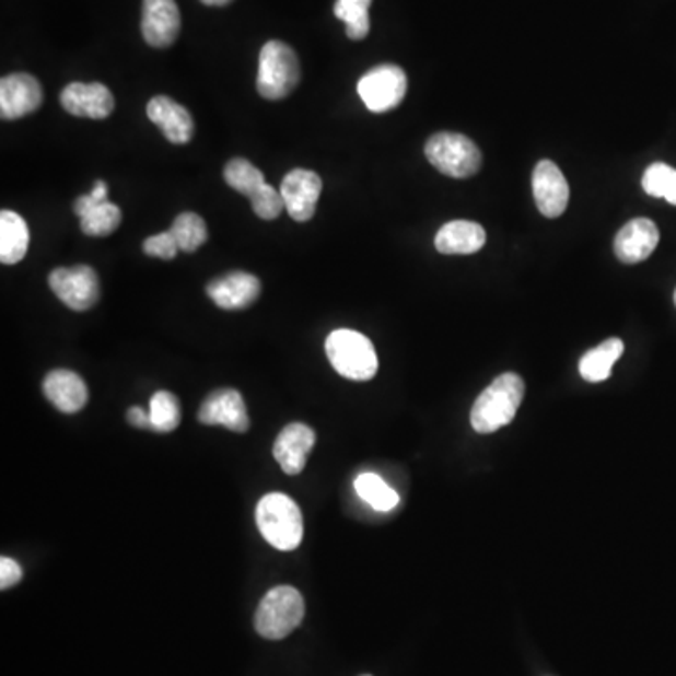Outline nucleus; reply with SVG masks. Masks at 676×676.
<instances>
[{"label": "nucleus", "instance_id": "72a5a7b5", "mask_svg": "<svg viewBox=\"0 0 676 676\" xmlns=\"http://www.w3.org/2000/svg\"><path fill=\"white\" fill-rule=\"evenodd\" d=\"M199 2H203L206 7H228L233 0H199Z\"/></svg>", "mask_w": 676, "mask_h": 676}, {"label": "nucleus", "instance_id": "b1692460", "mask_svg": "<svg viewBox=\"0 0 676 676\" xmlns=\"http://www.w3.org/2000/svg\"><path fill=\"white\" fill-rule=\"evenodd\" d=\"M353 487H356V492H358L359 498L363 502H366L376 511H382V513L395 510L398 502H400L398 492L385 483L384 479L376 476V474H371V471L358 476Z\"/></svg>", "mask_w": 676, "mask_h": 676}, {"label": "nucleus", "instance_id": "c756f323", "mask_svg": "<svg viewBox=\"0 0 676 676\" xmlns=\"http://www.w3.org/2000/svg\"><path fill=\"white\" fill-rule=\"evenodd\" d=\"M250 203L261 220H277L285 211L284 198L275 186L264 185L258 193L250 196Z\"/></svg>", "mask_w": 676, "mask_h": 676}, {"label": "nucleus", "instance_id": "473e14b6", "mask_svg": "<svg viewBox=\"0 0 676 676\" xmlns=\"http://www.w3.org/2000/svg\"><path fill=\"white\" fill-rule=\"evenodd\" d=\"M128 423L133 424V427H138V429H149L151 431V416H149V411L143 410L140 406H132L130 410L127 411Z\"/></svg>", "mask_w": 676, "mask_h": 676}, {"label": "nucleus", "instance_id": "a211bd4d", "mask_svg": "<svg viewBox=\"0 0 676 676\" xmlns=\"http://www.w3.org/2000/svg\"><path fill=\"white\" fill-rule=\"evenodd\" d=\"M657 243H660V232L652 220H630L617 233L615 254L622 264L633 266V264H641L650 258V254L656 250Z\"/></svg>", "mask_w": 676, "mask_h": 676}, {"label": "nucleus", "instance_id": "f8f14e48", "mask_svg": "<svg viewBox=\"0 0 676 676\" xmlns=\"http://www.w3.org/2000/svg\"><path fill=\"white\" fill-rule=\"evenodd\" d=\"M60 106L81 119L104 120L115 109V98L104 83H70L60 93Z\"/></svg>", "mask_w": 676, "mask_h": 676}, {"label": "nucleus", "instance_id": "f704fd0d", "mask_svg": "<svg viewBox=\"0 0 676 676\" xmlns=\"http://www.w3.org/2000/svg\"><path fill=\"white\" fill-rule=\"evenodd\" d=\"M675 305H676V292H675Z\"/></svg>", "mask_w": 676, "mask_h": 676}, {"label": "nucleus", "instance_id": "20e7f679", "mask_svg": "<svg viewBox=\"0 0 676 676\" xmlns=\"http://www.w3.org/2000/svg\"><path fill=\"white\" fill-rule=\"evenodd\" d=\"M301 80V65L298 54L285 42L269 40L259 51L258 93L261 98H285L298 89Z\"/></svg>", "mask_w": 676, "mask_h": 676}, {"label": "nucleus", "instance_id": "aec40b11", "mask_svg": "<svg viewBox=\"0 0 676 676\" xmlns=\"http://www.w3.org/2000/svg\"><path fill=\"white\" fill-rule=\"evenodd\" d=\"M73 212L80 217L81 232L89 237H107L119 230L123 211L112 201H96L91 194H83L73 201Z\"/></svg>", "mask_w": 676, "mask_h": 676}, {"label": "nucleus", "instance_id": "f257e3e1", "mask_svg": "<svg viewBox=\"0 0 676 676\" xmlns=\"http://www.w3.org/2000/svg\"><path fill=\"white\" fill-rule=\"evenodd\" d=\"M523 398V378L515 372L500 374L471 406V429L479 434L500 431L513 421Z\"/></svg>", "mask_w": 676, "mask_h": 676}, {"label": "nucleus", "instance_id": "c85d7f7f", "mask_svg": "<svg viewBox=\"0 0 676 676\" xmlns=\"http://www.w3.org/2000/svg\"><path fill=\"white\" fill-rule=\"evenodd\" d=\"M644 193L654 198H665L676 206V170L663 162L646 167L643 175Z\"/></svg>", "mask_w": 676, "mask_h": 676}, {"label": "nucleus", "instance_id": "6ab92c4d", "mask_svg": "<svg viewBox=\"0 0 676 676\" xmlns=\"http://www.w3.org/2000/svg\"><path fill=\"white\" fill-rule=\"evenodd\" d=\"M42 389H44L47 400L57 410L65 411V413H75V411L83 410L86 400H89V392H86V384L83 378L80 374L67 371V369L49 372L44 378Z\"/></svg>", "mask_w": 676, "mask_h": 676}, {"label": "nucleus", "instance_id": "412c9836", "mask_svg": "<svg viewBox=\"0 0 676 676\" xmlns=\"http://www.w3.org/2000/svg\"><path fill=\"white\" fill-rule=\"evenodd\" d=\"M487 243V233L483 225L470 220H453L440 228L434 240V246L440 254L447 256H468L476 254Z\"/></svg>", "mask_w": 676, "mask_h": 676}, {"label": "nucleus", "instance_id": "ddd939ff", "mask_svg": "<svg viewBox=\"0 0 676 676\" xmlns=\"http://www.w3.org/2000/svg\"><path fill=\"white\" fill-rule=\"evenodd\" d=\"M180 33V12L175 0H143L141 34L151 47H170Z\"/></svg>", "mask_w": 676, "mask_h": 676}, {"label": "nucleus", "instance_id": "4468645a", "mask_svg": "<svg viewBox=\"0 0 676 676\" xmlns=\"http://www.w3.org/2000/svg\"><path fill=\"white\" fill-rule=\"evenodd\" d=\"M199 423L222 424L228 431L243 432L250 429L245 398L237 389H217L201 403L198 411Z\"/></svg>", "mask_w": 676, "mask_h": 676}, {"label": "nucleus", "instance_id": "9b49d317", "mask_svg": "<svg viewBox=\"0 0 676 676\" xmlns=\"http://www.w3.org/2000/svg\"><path fill=\"white\" fill-rule=\"evenodd\" d=\"M532 190L537 209L547 219H558L568 209L570 185L555 162L541 160L536 164L532 173Z\"/></svg>", "mask_w": 676, "mask_h": 676}, {"label": "nucleus", "instance_id": "dca6fc26", "mask_svg": "<svg viewBox=\"0 0 676 676\" xmlns=\"http://www.w3.org/2000/svg\"><path fill=\"white\" fill-rule=\"evenodd\" d=\"M147 117L156 125L173 145H186L194 138V119L190 112L170 96H154L147 104Z\"/></svg>", "mask_w": 676, "mask_h": 676}, {"label": "nucleus", "instance_id": "2eb2a0df", "mask_svg": "<svg viewBox=\"0 0 676 676\" xmlns=\"http://www.w3.org/2000/svg\"><path fill=\"white\" fill-rule=\"evenodd\" d=\"M261 293V282L250 272H228L207 285V295L224 311H243L254 305Z\"/></svg>", "mask_w": 676, "mask_h": 676}, {"label": "nucleus", "instance_id": "39448f33", "mask_svg": "<svg viewBox=\"0 0 676 676\" xmlns=\"http://www.w3.org/2000/svg\"><path fill=\"white\" fill-rule=\"evenodd\" d=\"M305 617V599L293 586H275L261 597L254 626L259 636L279 641L290 636Z\"/></svg>", "mask_w": 676, "mask_h": 676}, {"label": "nucleus", "instance_id": "f3484780", "mask_svg": "<svg viewBox=\"0 0 676 676\" xmlns=\"http://www.w3.org/2000/svg\"><path fill=\"white\" fill-rule=\"evenodd\" d=\"M314 444L316 434L308 424L290 423L275 440L272 455L288 476H298L305 468L306 458L311 455Z\"/></svg>", "mask_w": 676, "mask_h": 676}, {"label": "nucleus", "instance_id": "c9c22d12", "mask_svg": "<svg viewBox=\"0 0 676 676\" xmlns=\"http://www.w3.org/2000/svg\"><path fill=\"white\" fill-rule=\"evenodd\" d=\"M365 676H369V675H365Z\"/></svg>", "mask_w": 676, "mask_h": 676}, {"label": "nucleus", "instance_id": "7ed1b4c3", "mask_svg": "<svg viewBox=\"0 0 676 676\" xmlns=\"http://www.w3.org/2000/svg\"><path fill=\"white\" fill-rule=\"evenodd\" d=\"M333 369L348 380L366 382L378 372V356L371 340L353 329H337L325 340Z\"/></svg>", "mask_w": 676, "mask_h": 676}, {"label": "nucleus", "instance_id": "a878e982", "mask_svg": "<svg viewBox=\"0 0 676 676\" xmlns=\"http://www.w3.org/2000/svg\"><path fill=\"white\" fill-rule=\"evenodd\" d=\"M149 416H151V431L167 434L173 432L180 423L179 398L170 392H156L149 403Z\"/></svg>", "mask_w": 676, "mask_h": 676}, {"label": "nucleus", "instance_id": "cd10ccee", "mask_svg": "<svg viewBox=\"0 0 676 676\" xmlns=\"http://www.w3.org/2000/svg\"><path fill=\"white\" fill-rule=\"evenodd\" d=\"M224 180L235 193L243 194L246 198H250L266 185L264 173L245 159H233L225 164Z\"/></svg>", "mask_w": 676, "mask_h": 676}, {"label": "nucleus", "instance_id": "423d86ee", "mask_svg": "<svg viewBox=\"0 0 676 676\" xmlns=\"http://www.w3.org/2000/svg\"><path fill=\"white\" fill-rule=\"evenodd\" d=\"M424 156L453 179H468L481 170L483 156L479 147L465 133L438 132L424 143Z\"/></svg>", "mask_w": 676, "mask_h": 676}, {"label": "nucleus", "instance_id": "bb28decb", "mask_svg": "<svg viewBox=\"0 0 676 676\" xmlns=\"http://www.w3.org/2000/svg\"><path fill=\"white\" fill-rule=\"evenodd\" d=\"M170 232L173 233V237L177 241L183 253L193 254L198 250L199 246L206 245V220L201 219L196 212H180L179 217L173 220Z\"/></svg>", "mask_w": 676, "mask_h": 676}, {"label": "nucleus", "instance_id": "9d476101", "mask_svg": "<svg viewBox=\"0 0 676 676\" xmlns=\"http://www.w3.org/2000/svg\"><path fill=\"white\" fill-rule=\"evenodd\" d=\"M324 183L312 170H292L280 185V194L284 198L285 211L295 222H308L318 207L319 194Z\"/></svg>", "mask_w": 676, "mask_h": 676}, {"label": "nucleus", "instance_id": "4be33fe9", "mask_svg": "<svg viewBox=\"0 0 676 676\" xmlns=\"http://www.w3.org/2000/svg\"><path fill=\"white\" fill-rule=\"evenodd\" d=\"M27 222L18 212H0V261L4 266H15L27 256L28 250Z\"/></svg>", "mask_w": 676, "mask_h": 676}, {"label": "nucleus", "instance_id": "2f4dec72", "mask_svg": "<svg viewBox=\"0 0 676 676\" xmlns=\"http://www.w3.org/2000/svg\"><path fill=\"white\" fill-rule=\"evenodd\" d=\"M21 579H23V570H21L20 563L12 558H0V588L8 591V588L20 583Z\"/></svg>", "mask_w": 676, "mask_h": 676}, {"label": "nucleus", "instance_id": "f03ea898", "mask_svg": "<svg viewBox=\"0 0 676 676\" xmlns=\"http://www.w3.org/2000/svg\"><path fill=\"white\" fill-rule=\"evenodd\" d=\"M256 523L259 534L266 537L267 544L275 549H298L303 541V513L292 498L282 492H271L259 500Z\"/></svg>", "mask_w": 676, "mask_h": 676}, {"label": "nucleus", "instance_id": "1a4fd4ad", "mask_svg": "<svg viewBox=\"0 0 676 676\" xmlns=\"http://www.w3.org/2000/svg\"><path fill=\"white\" fill-rule=\"evenodd\" d=\"M44 102L40 81L25 72L10 73L0 80V117L18 120L38 112Z\"/></svg>", "mask_w": 676, "mask_h": 676}, {"label": "nucleus", "instance_id": "5701e85b", "mask_svg": "<svg viewBox=\"0 0 676 676\" xmlns=\"http://www.w3.org/2000/svg\"><path fill=\"white\" fill-rule=\"evenodd\" d=\"M623 342L620 338H607L605 342L592 348L579 361V372L586 382L597 384L609 378L613 366L622 358Z\"/></svg>", "mask_w": 676, "mask_h": 676}, {"label": "nucleus", "instance_id": "0eeeda50", "mask_svg": "<svg viewBox=\"0 0 676 676\" xmlns=\"http://www.w3.org/2000/svg\"><path fill=\"white\" fill-rule=\"evenodd\" d=\"M408 78L397 65H380L359 80L358 93L372 113L392 112L405 100Z\"/></svg>", "mask_w": 676, "mask_h": 676}, {"label": "nucleus", "instance_id": "6e6552de", "mask_svg": "<svg viewBox=\"0 0 676 676\" xmlns=\"http://www.w3.org/2000/svg\"><path fill=\"white\" fill-rule=\"evenodd\" d=\"M49 288L75 312L93 308L100 299V279L91 266L57 267L49 272Z\"/></svg>", "mask_w": 676, "mask_h": 676}, {"label": "nucleus", "instance_id": "393cba45", "mask_svg": "<svg viewBox=\"0 0 676 676\" xmlns=\"http://www.w3.org/2000/svg\"><path fill=\"white\" fill-rule=\"evenodd\" d=\"M372 0H337L335 2V15L338 20L345 21L346 34L350 40H365L371 33V10Z\"/></svg>", "mask_w": 676, "mask_h": 676}, {"label": "nucleus", "instance_id": "7c9ffc66", "mask_svg": "<svg viewBox=\"0 0 676 676\" xmlns=\"http://www.w3.org/2000/svg\"><path fill=\"white\" fill-rule=\"evenodd\" d=\"M179 250V245H177V241L173 237L172 232H162L159 233V235H151V237H147L145 243H143V253H145L147 256H151V258L175 259Z\"/></svg>", "mask_w": 676, "mask_h": 676}]
</instances>
